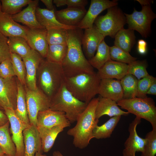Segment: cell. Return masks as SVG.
<instances>
[{
    "label": "cell",
    "instance_id": "obj_1",
    "mask_svg": "<svg viewBox=\"0 0 156 156\" xmlns=\"http://www.w3.org/2000/svg\"><path fill=\"white\" fill-rule=\"evenodd\" d=\"M83 34L82 30L78 28L68 30L67 53L61 64L66 77L95 72L83 52Z\"/></svg>",
    "mask_w": 156,
    "mask_h": 156
},
{
    "label": "cell",
    "instance_id": "obj_2",
    "mask_svg": "<svg viewBox=\"0 0 156 156\" xmlns=\"http://www.w3.org/2000/svg\"><path fill=\"white\" fill-rule=\"evenodd\" d=\"M99 98H94L90 101L78 117L76 125L67 132L68 135L73 137V144L77 148H86L93 138V130L99 121L96 118L95 112Z\"/></svg>",
    "mask_w": 156,
    "mask_h": 156
},
{
    "label": "cell",
    "instance_id": "obj_3",
    "mask_svg": "<svg viewBox=\"0 0 156 156\" xmlns=\"http://www.w3.org/2000/svg\"><path fill=\"white\" fill-rule=\"evenodd\" d=\"M66 77L61 64L44 59L37 70V87L50 100L64 84Z\"/></svg>",
    "mask_w": 156,
    "mask_h": 156
},
{
    "label": "cell",
    "instance_id": "obj_4",
    "mask_svg": "<svg viewBox=\"0 0 156 156\" xmlns=\"http://www.w3.org/2000/svg\"><path fill=\"white\" fill-rule=\"evenodd\" d=\"M101 80L97 73L95 72L66 77L64 84L75 98L88 104L98 94Z\"/></svg>",
    "mask_w": 156,
    "mask_h": 156
},
{
    "label": "cell",
    "instance_id": "obj_5",
    "mask_svg": "<svg viewBox=\"0 0 156 156\" xmlns=\"http://www.w3.org/2000/svg\"><path fill=\"white\" fill-rule=\"evenodd\" d=\"M88 104L73 96L64 83L50 99L49 109L64 112L70 123H72L76 121Z\"/></svg>",
    "mask_w": 156,
    "mask_h": 156
},
{
    "label": "cell",
    "instance_id": "obj_6",
    "mask_svg": "<svg viewBox=\"0 0 156 156\" xmlns=\"http://www.w3.org/2000/svg\"><path fill=\"white\" fill-rule=\"evenodd\" d=\"M118 105L127 110L136 117L144 119L151 124L153 130H156V107L151 98L134 97L122 99L117 102Z\"/></svg>",
    "mask_w": 156,
    "mask_h": 156
},
{
    "label": "cell",
    "instance_id": "obj_7",
    "mask_svg": "<svg viewBox=\"0 0 156 156\" xmlns=\"http://www.w3.org/2000/svg\"><path fill=\"white\" fill-rule=\"evenodd\" d=\"M94 25L99 32L105 37L114 38L126 23V16L117 5L107 9V13L98 16L95 20Z\"/></svg>",
    "mask_w": 156,
    "mask_h": 156
},
{
    "label": "cell",
    "instance_id": "obj_8",
    "mask_svg": "<svg viewBox=\"0 0 156 156\" xmlns=\"http://www.w3.org/2000/svg\"><path fill=\"white\" fill-rule=\"evenodd\" d=\"M124 14L128 29L136 31L143 38L148 37L151 32L152 22L156 17L151 5L142 6L140 11L134 8L131 14Z\"/></svg>",
    "mask_w": 156,
    "mask_h": 156
},
{
    "label": "cell",
    "instance_id": "obj_9",
    "mask_svg": "<svg viewBox=\"0 0 156 156\" xmlns=\"http://www.w3.org/2000/svg\"><path fill=\"white\" fill-rule=\"evenodd\" d=\"M25 88L29 123L30 125L37 126L38 113L49 109L50 99L38 88L34 90H30L26 87H25Z\"/></svg>",
    "mask_w": 156,
    "mask_h": 156
},
{
    "label": "cell",
    "instance_id": "obj_10",
    "mask_svg": "<svg viewBox=\"0 0 156 156\" xmlns=\"http://www.w3.org/2000/svg\"><path fill=\"white\" fill-rule=\"evenodd\" d=\"M17 79L15 76L3 79L0 77V107L12 109L16 107L18 93Z\"/></svg>",
    "mask_w": 156,
    "mask_h": 156
},
{
    "label": "cell",
    "instance_id": "obj_11",
    "mask_svg": "<svg viewBox=\"0 0 156 156\" xmlns=\"http://www.w3.org/2000/svg\"><path fill=\"white\" fill-rule=\"evenodd\" d=\"M118 4V1L116 0H91L88 10L77 25V28L82 30L92 27L95 20L101 13Z\"/></svg>",
    "mask_w": 156,
    "mask_h": 156
},
{
    "label": "cell",
    "instance_id": "obj_12",
    "mask_svg": "<svg viewBox=\"0 0 156 156\" xmlns=\"http://www.w3.org/2000/svg\"><path fill=\"white\" fill-rule=\"evenodd\" d=\"M141 122V119L136 117L130 124L129 127V135L124 143L122 151L123 156H135L137 152H142L146 142V139L142 138L138 135L136 127Z\"/></svg>",
    "mask_w": 156,
    "mask_h": 156
},
{
    "label": "cell",
    "instance_id": "obj_13",
    "mask_svg": "<svg viewBox=\"0 0 156 156\" xmlns=\"http://www.w3.org/2000/svg\"><path fill=\"white\" fill-rule=\"evenodd\" d=\"M4 110L10 125V131L12 135L11 138L16 147V156H24L25 146L23 131L27 127L23 124L17 118L14 110L5 108Z\"/></svg>",
    "mask_w": 156,
    "mask_h": 156
},
{
    "label": "cell",
    "instance_id": "obj_14",
    "mask_svg": "<svg viewBox=\"0 0 156 156\" xmlns=\"http://www.w3.org/2000/svg\"><path fill=\"white\" fill-rule=\"evenodd\" d=\"M45 58L36 51L31 49L28 54L22 58L26 70V86L31 90H36L38 87L36 83V74L41 63Z\"/></svg>",
    "mask_w": 156,
    "mask_h": 156
},
{
    "label": "cell",
    "instance_id": "obj_15",
    "mask_svg": "<svg viewBox=\"0 0 156 156\" xmlns=\"http://www.w3.org/2000/svg\"><path fill=\"white\" fill-rule=\"evenodd\" d=\"M70 125L71 123L63 112L49 109L39 112L37 114V127L49 128L62 126L66 128L70 127Z\"/></svg>",
    "mask_w": 156,
    "mask_h": 156
},
{
    "label": "cell",
    "instance_id": "obj_16",
    "mask_svg": "<svg viewBox=\"0 0 156 156\" xmlns=\"http://www.w3.org/2000/svg\"><path fill=\"white\" fill-rule=\"evenodd\" d=\"M105 37L94 25L85 29L82 37L81 44L84 55L88 60L94 56L98 46Z\"/></svg>",
    "mask_w": 156,
    "mask_h": 156
},
{
    "label": "cell",
    "instance_id": "obj_17",
    "mask_svg": "<svg viewBox=\"0 0 156 156\" xmlns=\"http://www.w3.org/2000/svg\"><path fill=\"white\" fill-rule=\"evenodd\" d=\"M45 28L28 30L25 39L31 48L38 52L44 58L46 57L49 44Z\"/></svg>",
    "mask_w": 156,
    "mask_h": 156
},
{
    "label": "cell",
    "instance_id": "obj_18",
    "mask_svg": "<svg viewBox=\"0 0 156 156\" xmlns=\"http://www.w3.org/2000/svg\"><path fill=\"white\" fill-rule=\"evenodd\" d=\"M23 135L24 156H35L37 152L42 153L41 138L36 126L30 125L23 130Z\"/></svg>",
    "mask_w": 156,
    "mask_h": 156
},
{
    "label": "cell",
    "instance_id": "obj_19",
    "mask_svg": "<svg viewBox=\"0 0 156 156\" xmlns=\"http://www.w3.org/2000/svg\"><path fill=\"white\" fill-rule=\"evenodd\" d=\"M29 28L15 21L12 15L0 13V33L6 37L20 36L25 38Z\"/></svg>",
    "mask_w": 156,
    "mask_h": 156
},
{
    "label": "cell",
    "instance_id": "obj_20",
    "mask_svg": "<svg viewBox=\"0 0 156 156\" xmlns=\"http://www.w3.org/2000/svg\"><path fill=\"white\" fill-rule=\"evenodd\" d=\"M39 2L38 0H31L25 8L17 14L12 15V19L30 29L44 28L38 23L36 16V11Z\"/></svg>",
    "mask_w": 156,
    "mask_h": 156
},
{
    "label": "cell",
    "instance_id": "obj_21",
    "mask_svg": "<svg viewBox=\"0 0 156 156\" xmlns=\"http://www.w3.org/2000/svg\"><path fill=\"white\" fill-rule=\"evenodd\" d=\"M129 65L110 59L97 72L101 79H116L120 80L128 74Z\"/></svg>",
    "mask_w": 156,
    "mask_h": 156
},
{
    "label": "cell",
    "instance_id": "obj_22",
    "mask_svg": "<svg viewBox=\"0 0 156 156\" xmlns=\"http://www.w3.org/2000/svg\"><path fill=\"white\" fill-rule=\"evenodd\" d=\"M101 97L117 102L123 98V93L120 80L113 79H101L98 90Z\"/></svg>",
    "mask_w": 156,
    "mask_h": 156
},
{
    "label": "cell",
    "instance_id": "obj_23",
    "mask_svg": "<svg viewBox=\"0 0 156 156\" xmlns=\"http://www.w3.org/2000/svg\"><path fill=\"white\" fill-rule=\"evenodd\" d=\"M85 8H68L55 12L57 19L66 25L77 27L85 15Z\"/></svg>",
    "mask_w": 156,
    "mask_h": 156
},
{
    "label": "cell",
    "instance_id": "obj_24",
    "mask_svg": "<svg viewBox=\"0 0 156 156\" xmlns=\"http://www.w3.org/2000/svg\"><path fill=\"white\" fill-rule=\"evenodd\" d=\"M55 11H50L38 7L36 8V16L39 24L47 30L63 28L67 30L75 29L77 27L66 25L59 22L55 14Z\"/></svg>",
    "mask_w": 156,
    "mask_h": 156
},
{
    "label": "cell",
    "instance_id": "obj_25",
    "mask_svg": "<svg viewBox=\"0 0 156 156\" xmlns=\"http://www.w3.org/2000/svg\"><path fill=\"white\" fill-rule=\"evenodd\" d=\"M117 102L109 99L99 97L95 112L96 118L98 119L105 115L111 117L118 116H127L129 113L121 110Z\"/></svg>",
    "mask_w": 156,
    "mask_h": 156
},
{
    "label": "cell",
    "instance_id": "obj_26",
    "mask_svg": "<svg viewBox=\"0 0 156 156\" xmlns=\"http://www.w3.org/2000/svg\"><path fill=\"white\" fill-rule=\"evenodd\" d=\"M37 128L41 138L42 151L46 153L49 152L53 146L58 134L65 128L62 126L49 128L42 127Z\"/></svg>",
    "mask_w": 156,
    "mask_h": 156
},
{
    "label": "cell",
    "instance_id": "obj_27",
    "mask_svg": "<svg viewBox=\"0 0 156 156\" xmlns=\"http://www.w3.org/2000/svg\"><path fill=\"white\" fill-rule=\"evenodd\" d=\"M18 93L15 114L21 122L28 127L30 125L27 112L25 87L17 80Z\"/></svg>",
    "mask_w": 156,
    "mask_h": 156
},
{
    "label": "cell",
    "instance_id": "obj_28",
    "mask_svg": "<svg viewBox=\"0 0 156 156\" xmlns=\"http://www.w3.org/2000/svg\"><path fill=\"white\" fill-rule=\"evenodd\" d=\"M114 45L129 53L136 42L134 31L124 28L118 31L115 36Z\"/></svg>",
    "mask_w": 156,
    "mask_h": 156
},
{
    "label": "cell",
    "instance_id": "obj_29",
    "mask_svg": "<svg viewBox=\"0 0 156 156\" xmlns=\"http://www.w3.org/2000/svg\"><path fill=\"white\" fill-rule=\"evenodd\" d=\"M121 116H118L112 117L101 125H96L92 131L93 138L102 139L110 137Z\"/></svg>",
    "mask_w": 156,
    "mask_h": 156
},
{
    "label": "cell",
    "instance_id": "obj_30",
    "mask_svg": "<svg viewBox=\"0 0 156 156\" xmlns=\"http://www.w3.org/2000/svg\"><path fill=\"white\" fill-rule=\"evenodd\" d=\"M8 44L10 53L18 55L22 58L27 56L31 49L26 39L22 37H9Z\"/></svg>",
    "mask_w": 156,
    "mask_h": 156
},
{
    "label": "cell",
    "instance_id": "obj_31",
    "mask_svg": "<svg viewBox=\"0 0 156 156\" xmlns=\"http://www.w3.org/2000/svg\"><path fill=\"white\" fill-rule=\"evenodd\" d=\"M110 59L109 47L103 40L98 46L96 54L88 61L93 68L98 70Z\"/></svg>",
    "mask_w": 156,
    "mask_h": 156
},
{
    "label": "cell",
    "instance_id": "obj_32",
    "mask_svg": "<svg viewBox=\"0 0 156 156\" xmlns=\"http://www.w3.org/2000/svg\"><path fill=\"white\" fill-rule=\"evenodd\" d=\"M9 121L0 127V146L6 155L16 156V149L9 130Z\"/></svg>",
    "mask_w": 156,
    "mask_h": 156
},
{
    "label": "cell",
    "instance_id": "obj_33",
    "mask_svg": "<svg viewBox=\"0 0 156 156\" xmlns=\"http://www.w3.org/2000/svg\"><path fill=\"white\" fill-rule=\"evenodd\" d=\"M120 81L123 91V99L136 97L138 80L134 76L127 74Z\"/></svg>",
    "mask_w": 156,
    "mask_h": 156
},
{
    "label": "cell",
    "instance_id": "obj_34",
    "mask_svg": "<svg viewBox=\"0 0 156 156\" xmlns=\"http://www.w3.org/2000/svg\"><path fill=\"white\" fill-rule=\"evenodd\" d=\"M67 44L49 45L46 57L51 62L62 64L66 55Z\"/></svg>",
    "mask_w": 156,
    "mask_h": 156
},
{
    "label": "cell",
    "instance_id": "obj_35",
    "mask_svg": "<svg viewBox=\"0 0 156 156\" xmlns=\"http://www.w3.org/2000/svg\"><path fill=\"white\" fill-rule=\"evenodd\" d=\"M11 60L15 75L25 87L26 86V70L24 63L18 55L11 53Z\"/></svg>",
    "mask_w": 156,
    "mask_h": 156
},
{
    "label": "cell",
    "instance_id": "obj_36",
    "mask_svg": "<svg viewBox=\"0 0 156 156\" xmlns=\"http://www.w3.org/2000/svg\"><path fill=\"white\" fill-rule=\"evenodd\" d=\"M68 30L53 29L47 30V39L49 45L67 44Z\"/></svg>",
    "mask_w": 156,
    "mask_h": 156
},
{
    "label": "cell",
    "instance_id": "obj_37",
    "mask_svg": "<svg viewBox=\"0 0 156 156\" xmlns=\"http://www.w3.org/2000/svg\"><path fill=\"white\" fill-rule=\"evenodd\" d=\"M31 0H1V11L13 15L21 11L22 8L28 5Z\"/></svg>",
    "mask_w": 156,
    "mask_h": 156
},
{
    "label": "cell",
    "instance_id": "obj_38",
    "mask_svg": "<svg viewBox=\"0 0 156 156\" xmlns=\"http://www.w3.org/2000/svg\"><path fill=\"white\" fill-rule=\"evenodd\" d=\"M111 59L112 60L129 64L137 60V58L131 56L129 53L126 52L114 45L109 47Z\"/></svg>",
    "mask_w": 156,
    "mask_h": 156
},
{
    "label": "cell",
    "instance_id": "obj_39",
    "mask_svg": "<svg viewBox=\"0 0 156 156\" xmlns=\"http://www.w3.org/2000/svg\"><path fill=\"white\" fill-rule=\"evenodd\" d=\"M129 65L128 74L134 76L138 80L149 75L146 70L147 63L145 60H135Z\"/></svg>",
    "mask_w": 156,
    "mask_h": 156
},
{
    "label": "cell",
    "instance_id": "obj_40",
    "mask_svg": "<svg viewBox=\"0 0 156 156\" xmlns=\"http://www.w3.org/2000/svg\"><path fill=\"white\" fill-rule=\"evenodd\" d=\"M146 142L141 156H155L156 154V130H153L146 134Z\"/></svg>",
    "mask_w": 156,
    "mask_h": 156
},
{
    "label": "cell",
    "instance_id": "obj_41",
    "mask_svg": "<svg viewBox=\"0 0 156 156\" xmlns=\"http://www.w3.org/2000/svg\"><path fill=\"white\" fill-rule=\"evenodd\" d=\"M156 78L148 75L138 80L137 97L144 98L147 97V92Z\"/></svg>",
    "mask_w": 156,
    "mask_h": 156
},
{
    "label": "cell",
    "instance_id": "obj_42",
    "mask_svg": "<svg viewBox=\"0 0 156 156\" xmlns=\"http://www.w3.org/2000/svg\"><path fill=\"white\" fill-rule=\"evenodd\" d=\"M11 59H6L0 64V77L9 78L15 76Z\"/></svg>",
    "mask_w": 156,
    "mask_h": 156
},
{
    "label": "cell",
    "instance_id": "obj_43",
    "mask_svg": "<svg viewBox=\"0 0 156 156\" xmlns=\"http://www.w3.org/2000/svg\"><path fill=\"white\" fill-rule=\"evenodd\" d=\"M8 40L7 37L0 33V64L6 59H11Z\"/></svg>",
    "mask_w": 156,
    "mask_h": 156
},
{
    "label": "cell",
    "instance_id": "obj_44",
    "mask_svg": "<svg viewBox=\"0 0 156 156\" xmlns=\"http://www.w3.org/2000/svg\"><path fill=\"white\" fill-rule=\"evenodd\" d=\"M53 2L57 7L66 5L68 8H85L88 3L86 0H54Z\"/></svg>",
    "mask_w": 156,
    "mask_h": 156
},
{
    "label": "cell",
    "instance_id": "obj_45",
    "mask_svg": "<svg viewBox=\"0 0 156 156\" xmlns=\"http://www.w3.org/2000/svg\"><path fill=\"white\" fill-rule=\"evenodd\" d=\"M137 51L141 55H145L147 52V43L143 39L138 40L137 43Z\"/></svg>",
    "mask_w": 156,
    "mask_h": 156
},
{
    "label": "cell",
    "instance_id": "obj_46",
    "mask_svg": "<svg viewBox=\"0 0 156 156\" xmlns=\"http://www.w3.org/2000/svg\"><path fill=\"white\" fill-rule=\"evenodd\" d=\"M46 6L47 10L50 11H55V7L53 5L52 0H41Z\"/></svg>",
    "mask_w": 156,
    "mask_h": 156
},
{
    "label": "cell",
    "instance_id": "obj_47",
    "mask_svg": "<svg viewBox=\"0 0 156 156\" xmlns=\"http://www.w3.org/2000/svg\"><path fill=\"white\" fill-rule=\"evenodd\" d=\"M9 121L6 114L0 110V127L4 125Z\"/></svg>",
    "mask_w": 156,
    "mask_h": 156
},
{
    "label": "cell",
    "instance_id": "obj_48",
    "mask_svg": "<svg viewBox=\"0 0 156 156\" xmlns=\"http://www.w3.org/2000/svg\"><path fill=\"white\" fill-rule=\"evenodd\" d=\"M146 94L153 95H156V80L153 83Z\"/></svg>",
    "mask_w": 156,
    "mask_h": 156
},
{
    "label": "cell",
    "instance_id": "obj_49",
    "mask_svg": "<svg viewBox=\"0 0 156 156\" xmlns=\"http://www.w3.org/2000/svg\"><path fill=\"white\" fill-rule=\"evenodd\" d=\"M136 1L138 2L142 6L150 5L153 2V1L151 0H137Z\"/></svg>",
    "mask_w": 156,
    "mask_h": 156
},
{
    "label": "cell",
    "instance_id": "obj_50",
    "mask_svg": "<svg viewBox=\"0 0 156 156\" xmlns=\"http://www.w3.org/2000/svg\"><path fill=\"white\" fill-rule=\"evenodd\" d=\"M53 156H64L62 153L59 151H54L53 153Z\"/></svg>",
    "mask_w": 156,
    "mask_h": 156
},
{
    "label": "cell",
    "instance_id": "obj_51",
    "mask_svg": "<svg viewBox=\"0 0 156 156\" xmlns=\"http://www.w3.org/2000/svg\"><path fill=\"white\" fill-rule=\"evenodd\" d=\"M35 156H47L45 154H43L42 153L40 152H37L35 154Z\"/></svg>",
    "mask_w": 156,
    "mask_h": 156
},
{
    "label": "cell",
    "instance_id": "obj_52",
    "mask_svg": "<svg viewBox=\"0 0 156 156\" xmlns=\"http://www.w3.org/2000/svg\"><path fill=\"white\" fill-rule=\"evenodd\" d=\"M5 154L3 150L0 146V156H5Z\"/></svg>",
    "mask_w": 156,
    "mask_h": 156
},
{
    "label": "cell",
    "instance_id": "obj_53",
    "mask_svg": "<svg viewBox=\"0 0 156 156\" xmlns=\"http://www.w3.org/2000/svg\"><path fill=\"white\" fill-rule=\"evenodd\" d=\"M1 12V1L0 0V13Z\"/></svg>",
    "mask_w": 156,
    "mask_h": 156
},
{
    "label": "cell",
    "instance_id": "obj_54",
    "mask_svg": "<svg viewBox=\"0 0 156 156\" xmlns=\"http://www.w3.org/2000/svg\"><path fill=\"white\" fill-rule=\"evenodd\" d=\"M5 156H12L10 155H7L5 154Z\"/></svg>",
    "mask_w": 156,
    "mask_h": 156
}]
</instances>
